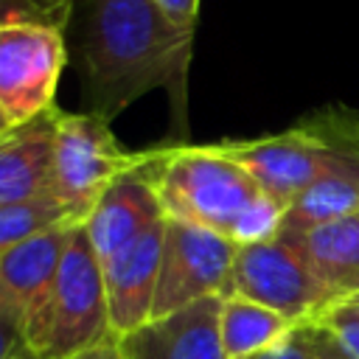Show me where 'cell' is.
<instances>
[{"label": "cell", "mask_w": 359, "mask_h": 359, "mask_svg": "<svg viewBox=\"0 0 359 359\" xmlns=\"http://www.w3.org/2000/svg\"><path fill=\"white\" fill-rule=\"evenodd\" d=\"M73 34V65L84 112L121 115L151 90H165L174 129L188 132V67L196 25L174 22L154 0H73L65 28Z\"/></svg>", "instance_id": "obj_1"}, {"label": "cell", "mask_w": 359, "mask_h": 359, "mask_svg": "<svg viewBox=\"0 0 359 359\" xmlns=\"http://www.w3.org/2000/svg\"><path fill=\"white\" fill-rule=\"evenodd\" d=\"M149 168L165 216L227 238L244 208L261 194L258 182L213 143L151 146Z\"/></svg>", "instance_id": "obj_2"}, {"label": "cell", "mask_w": 359, "mask_h": 359, "mask_svg": "<svg viewBox=\"0 0 359 359\" xmlns=\"http://www.w3.org/2000/svg\"><path fill=\"white\" fill-rule=\"evenodd\" d=\"M22 339L25 348L50 359H73L95 345L118 339L109 325L104 266L84 224L76 227L53 286L45 303L25 323Z\"/></svg>", "instance_id": "obj_3"}, {"label": "cell", "mask_w": 359, "mask_h": 359, "mask_svg": "<svg viewBox=\"0 0 359 359\" xmlns=\"http://www.w3.org/2000/svg\"><path fill=\"white\" fill-rule=\"evenodd\" d=\"M149 149L126 151L109 121L93 112H59L50 196L84 224L98 196L123 174L146 165Z\"/></svg>", "instance_id": "obj_4"}, {"label": "cell", "mask_w": 359, "mask_h": 359, "mask_svg": "<svg viewBox=\"0 0 359 359\" xmlns=\"http://www.w3.org/2000/svg\"><path fill=\"white\" fill-rule=\"evenodd\" d=\"M236 252L238 244L227 236L165 216L151 320L205 297H227L233 292Z\"/></svg>", "instance_id": "obj_5"}, {"label": "cell", "mask_w": 359, "mask_h": 359, "mask_svg": "<svg viewBox=\"0 0 359 359\" xmlns=\"http://www.w3.org/2000/svg\"><path fill=\"white\" fill-rule=\"evenodd\" d=\"M213 146L236 160L266 196L289 208L331 163L334 115L297 123L286 132L250 140H222Z\"/></svg>", "instance_id": "obj_6"}, {"label": "cell", "mask_w": 359, "mask_h": 359, "mask_svg": "<svg viewBox=\"0 0 359 359\" xmlns=\"http://www.w3.org/2000/svg\"><path fill=\"white\" fill-rule=\"evenodd\" d=\"M255 300L294 325L317 323L339 300L283 238L244 244L233 261V292Z\"/></svg>", "instance_id": "obj_7"}, {"label": "cell", "mask_w": 359, "mask_h": 359, "mask_svg": "<svg viewBox=\"0 0 359 359\" xmlns=\"http://www.w3.org/2000/svg\"><path fill=\"white\" fill-rule=\"evenodd\" d=\"M65 65L67 42L62 28H0V107L14 126L56 107V87Z\"/></svg>", "instance_id": "obj_8"}, {"label": "cell", "mask_w": 359, "mask_h": 359, "mask_svg": "<svg viewBox=\"0 0 359 359\" xmlns=\"http://www.w3.org/2000/svg\"><path fill=\"white\" fill-rule=\"evenodd\" d=\"M151 149L146 165L118 177L93 205L90 216L84 219L87 238L101 261L112 258L115 252L135 244L151 227L165 219L160 196L151 182Z\"/></svg>", "instance_id": "obj_9"}, {"label": "cell", "mask_w": 359, "mask_h": 359, "mask_svg": "<svg viewBox=\"0 0 359 359\" xmlns=\"http://www.w3.org/2000/svg\"><path fill=\"white\" fill-rule=\"evenodd\" d=\"M359 213V121L334 118V154L328 168L286 208L280 236Z\"/></svg>", "instance_id": "obj_10"}, {"label": "cell", "mask_w": 359, "mask_h": 359, "mask_svg": "<svg viewBox=\"0 0 359 359\" xmlns=\"http://www.w3.org/2000/svg\"><path fill=\"white\" fill-rule=\"evenodd\" d=\"M222 297L196 300L180 311L149 320L118 339L123 359H227L219 334Z\"/></svg>", "instance_id": "obj_11"}, {"label": "cell", "mask_w": 359, "mask_h": 359, "mask_svg": "<svg viewBox=\"0 0 359 359\" xmlns=\"http://www.w3.org/2000/svg\"><path fill=\"white\" fill-rule=\"evenodd\" d=\"M76 227L79 222L50 227L17 244L0 258V314L17 323L20 331L25 328L31 314L45 303Z\"/></svg>", "instance_id": "obj_12"}, {"label": "cell", "mask_w": 359, "mask_h": 359, "mask_svg": "<svg viewBox=\"0 0 359 359\" xmlns=\"http://www.w3.org/2000/svg\"><path fill=\"white\" fill-rule=\"evenodd\" d=\"M163 227H165V219L157 227H151L146 236H140L135 244H129L126 250L101 261L109 325L118 339L143 328L151 320L160 258H163Z\"/></svg>", "instance_id": "obj_13"}, {"label": "cell", "mask_w": 359, "mask_h": 359, "mask_svg": "<svg viewBox=\"0 0 359 359\" xmlns=\"http://www.w3.org/2000/svg\"><path fill=\"white\" fill-rule=\"evenodd\" d=\"M59 107L0 137V208L50 196Z\"/></svg>", "instance_id": "obj_14"}, {"label": "cell", "mask_w": 359, "mask_h": 359, "mask_svg": "<svg viewBox=\"0 0 359 359\" xmlns=\"http://www.w3.org/2000/svg\"><path fill=\"white\" fill-rule=\"evenodd\" d=\"M278 238L289 241L303 255L339 303L359 294V213Z\"/></svg>", "instance_id": "obj_15"}, {"label": "cell", "mask_w": 359, "mask_h": 359, "mask_svg": "<svg viewBox=\"0 0 359 359\" xmlns=\"http://www.w3.org/2000/svg\"><path fill=\"white\" fill-rule=\"evenodd\" d=\"M297 325L283 314L241 294L222 297L219 334L227 359H255L280 345Z\"/></svg>", "instance_id": "obj_16"}, {"label": "cell", "mask_w": 359, "mask_h": 359, "mask_svg": "<svg viewBox=\"0 0 359 359\" xmlns=\"http://www.w3.org/2000/svg\"><path fill=\"white\" fill-rule=\"evenodd\" d=\"M76 222L70 216V210L56 202L53 196H39V199H28V202H17V205H3L0 208V258L14 250L17 244L59 227ZM81 224V222H79Z\"/></svg>", "instance_id": "obj_17"}, {"label": "cell", "mask_w": 359, "mask_h": 359, "mask_svg": "<svg viewBox=\"0 0 359 359\" xmlns=\"http://www.w3.org/2000/svg\"><path fill=\"white\" fill-rule=\"evenodd\" d=\"M283 216H286V205H280L278 199H272V196H266V194L261 191V194L244 208V213L238 216V222L233 224L230 241H236L238 247L272 241V238L280 236Z\"/></svg>", "instance_id": "obj_18"}, {"label": "cell", "mask_w": 359, "mask_h": 359, "mask_svg": "<svg viewBox=\"0 0 359 359\" xmlns=\"http://www.w3.org/2000/svg\"><path fill=\"white\" fill-rule=\"evenodd\" d=\"M255 359H345V353L323 323H303L280 345Z\"/></svg>", "instance_id": "obj_19"}, {"label": "cell", "mask_w": 359, "mask_h": 359, "mask_svg": "<svg viewBox=\"0 0 359 359\" xmlns=\"http://www.w3.org/2000/svg\"><path fill=\"white\" fill-rule=\"evenodd\" d=\"M73 0H0V28L6 25H50L67 28Z\"/></svg>", "instance_id": "obj_20"}, {"label": "cell", "mask_w": 359, "mask_h": 359, "mask_svg": "<svg viewBox=\"0 0 359 359\" xmlns=\"http://www.w3.org/2000/svg\"><path fill=\"white\" fill-rule=\"evenodd\" d=\"M317 323H323L331 331V337L337 339V345L345 353V359H359V311L337 303Z\"/></svg>", "instance_id": "obj_21"}, {"label": "cell", "mask_w": 359, "mask_h": 359, "mask_svg": "<svg viewBox=\"0 0 359 359\" xmlns=\"http://www.w3.org/2000/svg\"><path fill=\"white\" fill-rule=\"evenodd\" d=\"M25 348L22 331L17 323H11L6 314H0V359H14Z\"/></svg>", "instance_id": "obj_22"}, {"label": "cell", "mask_w": 359, "mask_h": 359, "mask_svg": "<svg viewBox=\"0 0 359 359\" xmlns=\"http://www.w3.org/2000/svg\"><path fill=\"white\" fill-rule=\"evenodd\" d=\"M154 3L180 25H196L199 20V0H154Z\"/></svg>", "instance_id": "obj_23"}, {"label": "cell", "mask_w": 359, "mask_h": 359, "mask_svg": "<svg viewBox=\"0 0 359 359\" xmlns=\"http://www.w3.org/2000/svg\"><path fill=\"white\" fill-rule=\"evenodd\" d=\"M73 359H123V356H121L118 339H109V342L95 345V348H90V351H84V353H79Z\"/></svg>", "instance_id": "obj_24"}, {"label": "cell", "mask_w": 359, "mask_h": 359, "mask_svg": "<svg viewBox=\"0 0 359 359\" xmlns=\"http://www.w3.org/2000/svg\"><path fill=\"white\" fill-rule=\"evenodd\" d=\"M11 129H14V123L8 121V115H6V112H3V107H0V137H6Z\"/></svg>", "instance_id": "obj_25"}, {"label": "cell", "mask_w": 359, "mask_h": 359, "mask_svg": "<svg viewBox=\"0 0 359 359\" xmlns=\"http://www.w3.org/2000/svg\"><path fill=\"white\" fill-rule=\"evenodd\" d=\"M14 359H50V356H42V353H36V351H31V348H22Z\"/></svg>", "instance_id": "obj_26"}, {"label": "cell", "mask_w": 359, "mask_h": 359, "mask_svg": "<svg viewBox=\"0 0 359 359\" xmlns=\"http://www.w3.org/2000/svg\"><path fill=\"white\" fill-rule=\"evenodd\" d=\"M342 306H348V309H353V311H359V294H353V297H348V300H342Z\"/></svg>", "instance_id": "obj_27"}]
</instances>
